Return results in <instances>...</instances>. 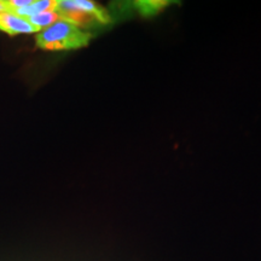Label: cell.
Listing matches in <instances>:
<instances>
[{
    "mask_svg": "<svg viewBox=\"0 0 261 261\" xmlns=\"http://www.w3.org/2000/svg\"><path fill=\"white\" fill-rule=\"evenodd\" d=\"M90 40V33L64 19L42 29L35 38L38 47L44 50H74L86 46Z\"/></svg>",
    "mask_w": 261,
    "mask_h": 261,
    "instance_id": "6da1fadb",
    "label": "cell"
},
{
    "mask_svg": "<svg viewBox=\"0 0 261 261\" xmlns=\"http://www.w3.org/2000/svg\"><path fill=\"white\" fill-rule=\"evenodd\" d=\"M55 10L61 16V19L77 27L109 22V15L106 10L90 0H60Z\"/></svg>",
    "mask_w": 261,
    "mask_h": 261,
    "instance_id": "7a4b0ae2",
    "label": "cell"
},
{
    "mask_svg": "<svg viewBox=\"0 0 261 261\" xmlns=\"http://www.w3.org/2000/svg\"><path fill=\"white\" fill-rule=\"evenodd\" d=\"M0 31L8 33L10 35L39 33L38 29L33 27L24 18L10 14V12H0Z\"/></svg>",
    "mask_w": 261,
    "mask_h": 261,
    "instance_id": "3957f363",
    "label": "cell"
},
{
    "mask_svg": "<svg viewBox=\"0 0 261 261\" xmlns=\"http://www.w3.org/2000/svg\"><path fill=\"white\" fill-rule=\"evenodd\" d=\"M57 2H54V0H38V2H34L31 5L22 6V8H16L9 10L10 14L18 16L21 18H27L31 17V16L42 14V12L52 11V10L56 9Z\"/></svg>",
    "mask_w": 261,
    "mask_h": 261,
    "instance_id": "277c9868",
    "label": "cell"
},
{
    "mask_svg": "<svg viewBox=\"0 0 261 261\" xmlns=\"http://www.w3.org/2000/svg\"><path fill=\"white\" fill-rule=\"evenodd\" d=\"M24 19L27 22H29L33 27H35L39 32H40V31H42V29L50 27V25L60 21L61 16L58 15V12L56 11V10H52V11L42 12V14L31 16V17H27Z\"/></svg>",
    "mask_w": 261,
    "mask_h": 261,
    "instance_id": "5b68a950",
    "label": "cell"
},
{
    "mask_svg": "<svg viewBox=\"0 0 261 261\" xmlns=\"http://www.w3.org/2000/svg\"><path fill=\"white\" fill-rule=\"evenodd\" d=\"M166 3H160V2H144V3H138L139 9L142 10L143 14H155L159 9H161L162 6H165Z\"/></svg>",
    "mask_w": 261,
    "mask_h": 261,
    "instance_id": "8992f818",
    "label": "cell"
}]
</instances>
